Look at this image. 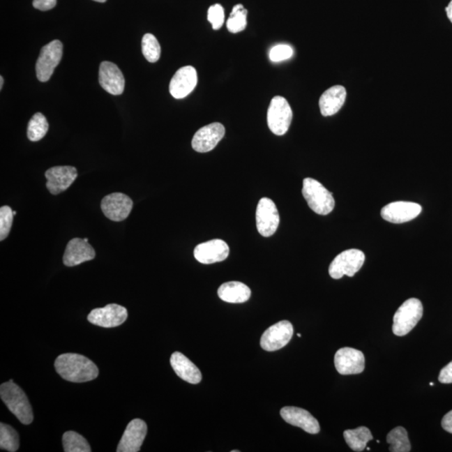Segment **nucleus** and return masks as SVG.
<instances>
[{
  "label": "nucleus",
  "instance_id": "1",
  "mask_svg": "<svg viewBox=\"0 0 452 452\" xmlns=\"http://www.w3.org/2000/svg\"><path fill=\"white\" fill-rule=\"evenodd\" d=\"M54 368L61 378L73 383H84L98 378V366L85 356L63 354L54 362Z\"/></svg>",
  "mask_w": 452,
  "mask_h": 452
},
{
  "label": "nucleus",
  "instance_id": "2",
  "mask_svg": "<svg viewBox=\"0 0 452 452\" xmlns=\"http://www.w3.org/2000/svg\"><path fill=\"white\" fill-rule=\"evenodd\" d=\"M0 397L10 412L24 425L31 424L33 414L27 395L18 385L8 381L0 386Z\"/></svg>",
  "mask_w": 452,
  "mask_h": 452
},
{
  "label": "nucleus",
  "instance_id": "3",
  "mask_svg": "<svg viewBox=\"0 0 452 452\" xmlns=\"http://www.w3.org/2000/svg\"><path fill=\"white\" fill-rule=\"evenodd\" d=\"M303 195L313 212L326 216L333 211L335 200L332 193L312 178L304 179Z\"/></svg>",
  "mask_w": 452,
  "mask_h": 452
},
{
  "label": "nucleus",
  "instance_id": "4",
  "mask_svg": "<svg viewBox=\"0 0 452 452\" xmlns=\"http://www.w3.org/2000/svg\"><path fill=\"white\" fill-rule=\"evenodd\" d=\"M423 316V305L417 299L406 300L393 315V333L405 336L416 326Z\"/></svg>",
  "mask_w": 452,
  "mask_h": 452
},
{
  "label": "nucleus",
  "instance_id": "5",
  "mask_svg": "<svg viewBox=\"0 0 452 452\" xmlns=\"http://www.w3.org/2000/svg\"><path fill=\"white\" fill-rule=\"evenodd\" d=\"M293 113L286 98L276 96L271 100L267 111V124L276 135L282 136L290 128Z\"/></svg>",
  "mask_w": 452,
  "mask_h": 452
},
{
  "label": "nucleus",
  "instance_id": "6",
  "mask_svg": "<svg viewBox=\"0 0 452 452\" xmlns=\"http://www.w3.org/2000/svg\"><path fill=\"white\" fill-rule=\"evenodd\" d=\"M366 255L363 251L350 249L342 251L333 259L329 266V275L333 279H340L343 276H354L361 269Z\"/></svg>",
  "mask_w": 452,
  "mask_h": 452
},
{
  "label": "nucleus",
  "instance_id": "7",
  "mask_svg": "<svg viewBox=\"0 0 452 452\" xmlns=\"http://www.w3.org/2000/svg\"><path fill=\"white\" fill-rule=\"evenodd\" d=\"M63 54V45L60 40L50 42L40 50L36 62V75L41 82H48L61 62Z\"/></svg>",
  "mask_w": 452,
  "mask_h": 452
},
{
  "label": "nucleus",
  "instance_id": "8",
  "mask_svg": "<svg viewBox=\"0 0 452 452\" xmlns=\"http://www.w3.org/2000/svg\"><path fill=\"white\" fill-rule=\"evenodd\" d=\"M255 218L258 232L264 237L271 236L278 228L279 212L271 199L262 198L259 201Z\"/></svg>",
  "mask_w": 452,
  "mask_h": 452
},
{
  "label": "nucleus",
  "instance_id": "9",
  "mask_svg": "<svg viewBox=\"0 0 452 452\" xmlns=\"http://www.w3.org/2000/svg\"><path fill=\"white\" fill-rule=\"evenodd\" d=\"M292 336L293 326L291 322L280 321L264 332L261 338V347L268 352L279 350L290 342Z\"/></svg>",
  "mask_w": 452,
  "mask_h": 452
},
{
  "label": "nucleus",
  "instance_id": "10",
  "mask_svg": "<svg viewBox=\"0 0 452 452\" xmlns=\"http://www.w3.org/2000/svg\"><path fill=\"white\" fill-rule=\"evenodd\" d=\"M128 315V310L123 306L108 304L106 307L92 310L87 320L92 324L110 329L123 324Z\"/></svg>",
  "mask_w": 452,
  "mask_h": 452
},
{
  "label": "nucleus",
  "instance_id": "11",
  "mask_svg": "<svg viewBox=\"0 0 452 452\" xmlns=\"http://www.w3.org/2000/svg\"><path fill=\"white\" fill-rule=\"evenodd\" d=\"M334 364L342 375H359L364 370L366 359L361 351L346 347L337 351Z\"/></svg>",
  "mask_w": 452,
  "mask_h": 452
},
{
  "label": "nucleus",
  "instance_id": "12",
  "mask_svg": "<svg viewBox=\"0 0 452 452\" xmlns=\"http://www.w3.org/2000/svg\"><path fill=\"white\" fill-rule=\"evenodd\" d=\"M133 206V200L123 193H113L102 200V211L109 220L123 221L128 217Z\"/></svg>",
  "mask_w": 452,
  "mask_h": 452
},
{
  "label": "nucleus",
  "instance_id": "13",
  "mask_svg": "<svg viewBox=\"0 0 452 452\" xmlns=\"http://www.w3.org/2000/svg\"><path fill=\"white\" fill-rule=\"evenodd\" d=\"M420 204L407 201H397L385 205L381 211L384 220L393 224H402L416 219L421 213Z\"/></svg>",
  "mask_w": 452,
  "mask_h": 452
},
{
  "label": "nucleus",
  "instance_id": "14",
  "mask_svg": "<svg viewBox=\"0 0 452 452\" xmlns=\"http://www.w3.org/2000/svg\"><path fill=\"white\" fill-rule=\"evenodd\" d=\"M225 128L219 123L204 126L195 134L192 140V146L196 152L208 153L216 148L224 137Z\"/></svg>",
  "mask_w": 452,
  "mask_h": 452
},
{
  "label": "nucleus",
  "instance_id": "15",
  "mask_svg": "<svg viewBox=\"0 0 452 452\" xmlns=\"http://www.w3.org/2000/svg\"><path fill=\"white\" fill-rule=\"evenodd\" d=\"M46 187L50 194L56 195L68 188L77 178V170L71 166H56L45 172Z\"/></svg>",
  "mask_w": 452,
  "mask_h": 452
},
{
  "label": "nucleus",
  "instance_id": "16",
  "mask_svg": "<svg viewBox=\"0 0 452 452\" xmlns=\"http://www.w3.org/2000/svg\"><path fill=\"white\" fill-rule=\"evenodd\" d=\"M198 82V75L195 67L183 66L176 71L170 84V92L173 98L182 99L186 98L194 91Z\"/></svg>",
  "mask_w": 452,
  "mask_h": 452
},
{
  "label": "nucleus",
  "instance_id": "17",
  "mask_svg": "<svg viewBox=\"0 0 452 452\" xmlns=\"http://www.w3.org/2000/svg\"><path fill=\"white\" fill-rule=\"evenodd\" d=\"M148 427L146 423L135 419L128 423L126 428L123 437L117 446V452H137L141 449L142 443H144Z\"/></svg>",
  "mask_w": 452,
  "mask_h": 452
},
{
  "label": "nucleus",
  "instance_id": "18",
  "mask_svg": "<svg viewBox=\"0 0 452 452\" xmlns=\"http://www.w3.org/2000/svg\"><path fill=\"white\" fill-rule=\"evenodd\" d=\"M229 253V248L227 243L219 239L201 243L194 250L197 261L205 265L223 262L228 257Z\"/></svg>",
  "mask_w": 452,
  "mask_h": 452
},
{
  "label": "nucleus",
  "instance_id": "19",
  "mask_svg": "<svg viewBox=\"0 0 452 452\" xmlns=\"http://www.w3.org/2000/svg\"><path fill=\"white\" fill-rule=\"evenodd\" d=\"M99 83L105 91L114 96L123 94L125 88L123 74L114 63L109 61L100 63Z\"/></svg>",
  "mask_w": 452,
  "mask_h": 452
},
{
  "label": "nucleus",
  "instance_id": "20",
  "mask_svg": "<svg viewBox=\"0 0 452 452\" xmlns=\"http://www.w3.org/2000/svg\"><path fill=\"white\" fill-rule=\"evenodd\" d=\"M280 416L293 426L299 427L309 434H317L320 431L319 423L308 410L287 406L280 409Z\"/></svg>",
  "mask_w": 452,
  "mask_h": 452
},
{
  "label": "nucleus",
  "instance_id": "21",
  "mask_svg": "<svg viewBox=\"0 0 452 452\" xmlns=\"http://www.w3.org/2000/svg\"><path fill=\"white\" fill-rule=\"evenodd\" d=\"M96 257L95 250L84 239L74 238L66 246L63 263L66 266H75L91 261Z\"/></svg>",
  "mask_w": 452,
  "mask_h": 452
},
{
  "label": "nucleus",
  "instance_id": "22",
  "mask_svg": "<svg viewBox=\"0 0 452 452\" xmlns=\"http://www.w3.org/2000/svg\"><path fill=\"white\" fill-rule=\"evenodd\" d=\"M347 98L345 86L337 85L326 90L319 99V107L322 115L330 116L336 114L342 107Z\"/></svg>",
  "mask_w": 452,
  "mask_h": 452
},
{
  "label": "nucleus",
  "instance_id": "23",
  "mask_svg": "<svg viewBox=\"0 0 452 452\" xmlns=\"http://www.w3.org/2000/svg\"><path fill=\"white\" fill-rule=\"evenodd\" d=\"M170 363L176 375L186 382L196 384L202 379L199 368L179 352H175L171 355Z\"/></svg>",
  "mask_w": 452,
  "mask_h": 452
},
{
  "label": "nucleus",
  "instance_id": "24",
  "mask_svg": "<svg viewBox=\"0 0 452 452\" xmlns=\"http://www.w3.org/2000/svg\"><path fill=\"white\" fill-rule=\"evenodd\" d=\"M250 289L240 282H225L218 289L220 299L229 303H246L250 299Z\"/></svg>",
  "mask_w": 452,
  "mask_h": 452
},
{
  "label": "nucleus",
  "instance_id": "25",
  "mask_svg": "<svg viewBox=\"0 0 452 452\" xmlns=\"http://www.w3.org/2000/svg\"><path fill=\"white\" fill-rule=\"evenodd\" d=\"M346 443L354 451H363L366 449L368 442L374 437L370 429L360 426L354 430H347L343 432Z\"/></svg>",
  "mask_w": 452,
  "mask_h": 452
},
{
  "label": "nucleus",
  "instance_id": "26",
  "mask_svg": "<svg viewBox=\"0 0 452 452\" xmlns=\"http://www.w3.org/2000/svg\"><path fill=\"white\" fill-rule=\"evenodd\" d=\"M387 442L391 445L389 451L391 452H409L412 446L408 438L407 431L404 427L398 426L393 429L387 435Z\"/></svg>",
  "mask_w": 452,
  "mask_h": 452
},
{
  "label": "nucleus",
  "instance_id": "27",
  "mask_svg": "<svg viewBox=\"0 0 452 452\" xmlns=\"http://www.w3.org/2000/svg\"><path fill=\"white\" fill-rule=\"evenodd\" d=\"M63 447L66 452H90L89 443L82 435L75 431H66L62 437Z\"/></svg>",
  "mask_w": 452,
  "mask_h": 452
},
{
  "label": "nucleus",
  "instance_id": "28",
  "mask_svg": "<svg viewBox=\"0 0 452 452\" xmlns=\"http://www.w3.org/2000/svg\"><path fill=\"white\" fill-rule=\"evenodd\" d=\"M48 129L49 124L45 116L42 113L37 112L29 121L27 130L28 138L32 142L40 141L47 133Z\"/></svg>",
  "mask_w": 452,
  "mask_h": 452
},
{
  "label": "nucleus",
  "instance_id": "29",
  "mask_svg": "<svg viewBox=\"0 0 452 452\" xmlns=\"http://www.w3.org/2000/svg\"><path fill=\"white\" fill-rule=\"evenodd\" d=\"M20 438L17 431L12 426L0 424V448L10 452L18 451Z\"/></svg>",
  "mask_w": 452,
  "mask_h": 452
},
{
  "label": "nucleus",
  "instance_id": "30",
  "mask_svg": "<svg viewBox=\"0 0 452 452\" xmlns=\"http://www.w3.org/2000/svg\"><path fill=\"white\" fill-rule=\"evenodd\" d=\"M247 10L239 3L232 8L230 13L229 18L226 22L228 31L233 33H236L244 31L247 25Z\"/></svg>",
  "mask_w": 452,
  "mask_h": 452
},
{
  "label": "nucleus",
  "instance_id": "31",
  "mask_svg": "<svg viewBox=\"0 0 452 452\" xmlns=\"http://www.w3.org/2000/svg\"><path fill=\"white\" fill-rule=\"evenodd\" d=\"M142 52L146 60L155 63L159 60L161 54V47L156 37L152 33H146L142 40Z\"/></svg>",
  "mask_w": 452,
  "mask_h": 452
},
{
  "label": "nucleus",
  "instance_id": "32",
  "mask_svg": "<svg viewBox=\"0 0 452 452\" xmlns=\"http://www.w3.org/2000/svg\"><path fill=\"white\" fill-rule=\"evenodd\" d=\"M14 216L10 206L4 205L0 208V241H3L10 234Z\"/></svg>",
  "mask_w": 452,
  "mask_h": 452
},
{
  "label": "nucleus",
  "instance_id": "33",
  "mask_svg": "<svg viewBox=\"0 0 452 452\" xmlns=\"http://www.w3.org/2000/svg\"><path fill=\"white\" fill-rule=\"evenodd\" d=\"M208 20L212 24L213 29H220L225 22V11L223 7L219 3L209 7L208 10Z\"/></svg>",
  "mask_w": 452,
  "mask_h": 452
},
{
  "label": "nucleus",
  "instance_id": "34",
  "mask_svg": "<svg viewBox=\"0 0 452 452\" xmlns=\"http://www.w3.org/2000/svg\"><path fill=\"white\" fill-rule=\"evenodd\" d=\"M269 56L270 60L273 62L286 61L293 56V49L287 45H276L271 50Z\"/></svg>",
  "mask_w": 452,
  "mask_h": 452
},
{
  "label": "nucleus",
  "instance_id": "35",
  "mask_svg": "<svg viewBox=\"0 0 452 452\" xmlns=\"http://www.w3.org/2000/svg\"><path fill=\"white\" fill-rule=\"evenodd\" d=\"M438 379L442 384H452V361L439 372Z\"/></svg>",
  "mask_w": 452,
  "mask_h": 452
},
{
  "label": "nucleus",
  "instance_id": "36",
  "mask_svg": "<svg viewBox=\"0 0 452 452\" xmlns=\"http://www.w3.org/2000/svg\"><path fill=\"white\" fill-rule=\"evenodd\" d=\"M442 425L444 430L452 434V410L443 417Z\"/></svg>",
  "mask_w": 452,
  "mask_h": 452
},
{
  "label": "nucleus",
  "instance_id": "37",
  "mask_svg": "<svg viewBox=\"0 0 452 452\" xmlns=\"http://www.w3.org/2000/svg\"><path fill=\"white\" fill-rule=\"evenodd\" d=\"M446 11L448 19H449L451 22L452 23V0L449 3V4H448V6L446 8Z\"/></svg>",
  "mask_w": 452,
  "mask_h": 452
},
{
  "label": "nucleus",
  "instance_id": "38",
  "mask_svg": "<svg viewBox=\"0 0 452 452\" xmlns=\"http://www.w3.org/2000/svg\"><path fill=\"white\" fill-rule=\"evenodd\" d=\"M41 1L50 6H56L57 3V0H41Z\"/></svg>",
  "mask_w": 452,
  "mask_h": 452
},
{
  "label": "nucleus",
  "instance_id": "39",
  "mask_svg": "<svg viewBox=\"0 0 452 452\" xmlns=\"http://www.w3.org/2000/svg\"><path fill=\"white\" fill-rule=\"evenodd\" d=\"M3 86V77L1 75V77H0V89L2 90Z\"/></svg>",
  "mask_w": 452,
  "mask_h": 452
},
{
  "label": "nucleus",
  "instance_id": "40",
  "mask_svg": "<svg viewBox=\"0 0 452 452\" xmlns=\"http://www.w3.org/2000/svg\"><path fill=\"white\" fill-rule=\"evenodd\" d=\"M93 1L99 2V3H105L107 1V0H93Z\"/></svg>",
  "mask_w": 452,
  "mask_h": 452
},
{
  "label": "nucleus",
  "instance_id": "41",
  "mask_svg": "<svg viewBox=\"0 0 452 452\" xmlns=\"http://www.w3.org/2000/svg\"><path fill=\"white\" fill-rule=\"evenodd\" d=\"M297 337L301 338V334H300V333L297 334Z\"/></svg>",
  "mask_w": 452,
  "mask_h": 452
},
{
  "label": "nucleus",
  "instance_id": "42",
  "mask_svg": "<svg viewBox=\"0 0 452 452\" xmlns=\"http://www.w3.org/2000/svg\"><path fill=\"white\" fill-rule=\"evenodd\" d=\"M430 386H433L434 383L431 382V383H430Z\"/></svg>",
  "mask_w": 452,
  "mask_h": 452
}]
</instances>
